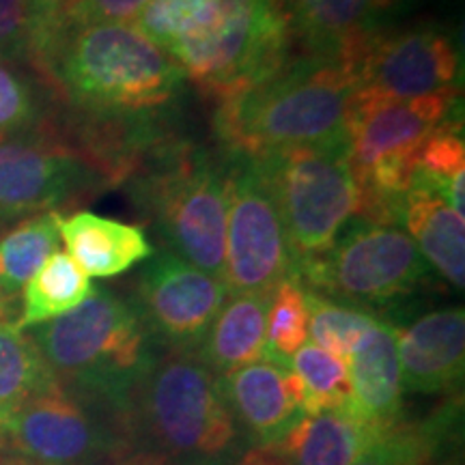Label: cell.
I'll return each mask as SVG.
<instances>
[{"label": "cell", "instance_id": "32", "mask_svg": "<svg viewBox=\"0 0 465 465\" xmlns=\"http://www.w3.org/2000/svg\"><path fill=\"white\" fill-rule=\"evenodd\" d=\"M44 86L25 65L0 58V132L25 130L48 121Z\"/></svg>", "mask_w": 465, "mask_h": 465}, {"label": "cell", "instance_id": "20", "mask_svg": "<svg viewBox=\"0 0 465 465\" xmlns=\"http://www.w3.org/2000/svg\"><path fill=\"white\" fill-rule=\"evenodd\" d=\"M377 435L347 410L302 416L276 444L278 465H353Z\"/></svg>", "mask_w": 465, "mask_h": 465}, {"label": "cell", "instance_id": "17", "mask_svg": "<svg viewBox=\"0 0 465 465\" xmlns=\"http://www.w3.org/2000/svg\"><path fill=\"white\" fill-rule=\"evenodd\" d=\"M397 353L403 392H452L463 381L465 312L444 308L399 330Z\"/></svg>", "mask_w": 465, "mask_h": 465}, {"label": "cell", "instance_id": "8", "mask_svg": "<svg viewBox=\"0 0 465 465\" xmlns=\"http://www.w3.org/2000/svg\"><path fill=\"white\" fill-rule=\"evenodd\" d=\"M86 147L69 143L50 121L0 132V224L58 212L114 182Z\"/></svg>", "mask_w": 465, "mask_h": 465}, {"label": "cell", "instance_id": "38", "mask_svg": "<svg viewBox=\"0 0 465 465\" xmlns=\"http://www.w3.org/2000/svg\"><path fill=\"white\" fill-rule=\"evenodd\" d=\"M0 319H5V322H14V323H15V319H17L15 312L11 311L7 304H5L3 298H0Z\"/></svg>", "mask_w": 465, "mask_h": 465}, {"label": "cell", "instance_id": "3", "mask_svg": "<svg viewBox=\"0 0 465 465\" xmlns=\"http://www.w3.org/2000/svg\"><path fill=\"white\" fill-rule=\"evenodd\" d=\"M358 89L351 58L291 54L216 113L220 143L231 155L259 160L284 149L347 138V121Z\"/></svg>", "mask_w": 465, "mask_h": 465}, {"label": "cell", "instance_id": "14", "mask_svg": "<svg viewBox=\"0 0 465 465\" xmlns=\"http://www.w3.org/2000/svg\"><path fill=\"white\" fill-rule=\"evenodd\" d=\"M457 102L459 89H450L418 100L351 106L347 144L353 174L381 158L420 153L424 141L455 114Z\"/></svg>", "mask_w": 465, "mask_h": 465}, {"label": "cell", "instance_id": "13", "mask_svg": "<svg viewBox=\"0 0 465 465\" xmlns=\"http://www.w3.org/2000/svg\"><path fill=\"white\" fill-rule=\"evenodd\" d=\"M226 298L229 289L223 278L160 252L143 267L136 308L151 339L166 349L196 353Z\"/></svg>", "mask_w": 465, "mask_h": 465}, {"label": "cell", "instance_id": "23", "mask_svg": "<svg viewBox=\"0 0 465 465\" xmlns=\"http://www.w3.org/2000/svg\"><path fill=\"white\" fill-rule=\"evenodd\" d=\"M61 216L58 212H45L22 218L0 240V298L15 315H20L17 300L22 289L58 250Z\"/></svg>", "mask_w": 465, "mask_h": 465}, {"label": "cell", "instance_id": "36", "mask_svg": "<svg viewBox=\"0 0 465 465\" xmlns=\"http://www.w3.org/2000/svg\"><path fill=\"white\" fill-rule=\"evenodd\" d=\"M39 7L44 9L45 15H50L52 20H58V14H61V9L65 7V5L69 3V0H37Z\"/></svg>", "mask_w": 465, "mask_h": 465}, {"label": "cell", "instance_id": "29", "mask_svg": "<svg viewBox=\"0 0 465 465\" xmlns=\"http://www.w3.org/2000/svg\"><path fill=\"white\" fill-rule=\"evenodd\" d=\"M308 341L306 289L295 276L282 281L272 291L267 312V360L291 369V358Z\"/></svg>", "mask_w": 465, "mask_h": 465}, {"label": "cell", "instance_id": "37", "mask_svg": "<svg viewBox=\"0 0 465 465\" xmlns=\"http://www.w3.org/2000/svg\"><path fill=\"white\" fill-rule=\"evenodd\" d=\"M0 465H35V463H28L20 457H9L5 455V452H0Z\"/></svg>", "mask_w": 465, "mask_h": 465}, {"label": "cell", "instance_id": "11", "mask_svg": "<svg viewBox=\"0 0 465 465\" xmlns=\"http://www.w3.org/2000/svg\"><path fill=\"white\" fill-rule=\"evenodd\" d=\"M114 418L61 386L35 394L0 424V452L35 465H95L119 459Z\"/></svg>", "mask_w": 465, "mask_h": 465}, {"label": "cell", "instance_id": "5", "mask_svg": "<svg viewBox=\"0 0 465 465\" xmlns=\"http://www.w3.org/2000/svg\"><path fill=\"white\" fill-rule=\"evenodd\" d=\"M231 160L218 162L199 147L160 151L134 182L155 237L166 252L223 278Z\"/></svg>", "mask_w": 465, "mask_h": 465}, {"label": "cell", "instance_id": "27", "mask_svg": "<svg viewBox=\"0 0 465 465\" xmlns=\"http://www.w3.org/2000/svg\"><path fill=\"white\" fill-rule=\"evenodd\" d=\"M465 143L461 116L452 114L427 138L418 155L411 190H424L440 196L459 216H463Z\"/></svg>", "mask_w": 465, "mask_h": 465}, {"label": "cell", "instance_id": "4", "mask_svg": "<svg viewBox=\"0 0 465 465\" xmlns=\"http://www.w3.org/2000/svg\"><path fill=\"white\" fill-rule=\"evenodd\" d=\"M58 386L114 418L155 353L136 304L106 289L26 330Z\"/></svg>", "mask_w": 465, "mask_h": 465}, {"label": "cell", "instance_id": "6", "mask_svg": "<svg viewBox=\"0 0 465 465\" xmlns=\"http://www.w3.org/2000/svg\"><path fill=\"white\" fill-rule=\"evenodd\" d=\"M291 50L272 0H209L168 56L185 80L223 104L274 72Z\"/></svg>", "mask_w": 465, "mask_h": 465}, {"label": "cell", "instance_id": "30", "mask_svg": "<svg viewBox=\"0 0 465 465\" xmlns=\"http://www.w3.org/2000/svg\"><path fill=\"white\" fill-rule=\"evenodd\" d=\"M54 25L37 0H0V58L35 69Z\"/></svg>", "mask_w": 465, "mask_h": 465}, {"label": "cell", "instance_id": "7", "mask_svg": "<svg viewBox=\"0 0 465 465\" xmlns=\"http://www.w3.org/2000/svg\"><path fill=\"white\" fill-rule=\"evenodd\" d=\"M254 162L274 196L298 270L332 246L358 212L347 138L284 149Z\"/></svg>", "mask_w": 465, "mask_h": 465}, {"label": "cell", "instance_id": "18", "mask_svg": "<svg viewBox=\"0 0 465 465\" xmlns=\"http://www.w3.org/2000/svg\"><path fill=\"white\" fill-rule=\"evenodd\" d=\"M397 334L399 328L377 322L345 358L351 386L345 410L375 433L405 420Z\"/></svg>", "mask_w": 465, "mask_h": 465}, {"label": "cell", "instance_id": "24", "mask_svg": "<svg viewBox=\"0 0 465 465\" xmlns=\"http://www.w3.org/2000/svg\"><path fill=\"white\" fill-rule=\"evenodd\" d=\"M93 291L95 287L80 265L67 252L56 250L22 289L15 325L20 330H31L54 322L89 300Z\"/></svg>", "mask_w": 465, "mask_h": 465}, {"label": "cell", "instance_id": "16", "mask_svg": "<svg viewBox=\"0 0 465 465\" xmlns=\"http://www.w3.org/2000/svg\"><path fill=\"white\" fill-rule=\"evenodd\" d=\"M232 416L250 444H276L300 420L302 391L287 366L261 358L220 377Z\"/></svg>", "mask_w": 465, "mask_h": 465}, {"label": "cell", "instance_id": "2", "mask_svg": "<svg viewBox=\"0 0 465 465\" xmlns=\"http://www.w3.org/2000/svg\"><path fill=\"white\" fill-rule=\"evenodd\" d=\"M42 83L95 124L147 127L182 95V67L132 25H54L37 58Z\"/></svg>", "mask_w": 465, "mask_h": 465}, {"label": "cell", "instance_id": "15", "mask_svg": "<svg viewBox=\"0 0 465 465\" xmlns=\"http://www.w3.org/2000/svg\"><path fill=\"white\" fill-rule=\"evenodd\" d=\"M291 48L358 63L397 0H272Z\"/></svg>", "mask_w": 465, "mask_h": 465}, {"label": "cell", "instance_id": "35", "mask_svg": "<svg viewBox=\"0 0 465 465\" xmlns=\"http://www.w3.org/2000/svg\"><path fill=\"white\" fill-rule=\"evenodd\" d=\"M232 465H278V461L270 450L263 449V446H252V449H248V452L240 459V461Z\"/></svg>", "mask_w": 465, "mask_h": 465}, {"label": "cell", "instance_id": "25", "mask_svg": "<svg viewBox=\"0 0 465 465\" xmlns=\"http://www.w3.org/2000/svg\"><path fill=\"white\" fill-rule=\"evenodd\" d=\"M461 418V405L449 403L420 422L401 420L366 446L353 465H431L450 444Z\"/></svg>", "mask_w": 465, "mask_h": 465}, {"label": "cell", "instance_id": "33", "mask_svg": "<svg viewBox=\"0 0 465 465\" xmlns=\"http://www.w3.org/2000/svg\"><path fill=\"white\" fill-rule=\"evenodd\" d=\"M207 5L209 0H151L134 17L132 26L168 54L173 44L199 20Z\"/></svg>", "mask_w": 465, "mask_h": 465}, {"label": "cell", "instance_id": "12", "mask_svg": "<svg viewBox=\"0 0 465 465\" xmlns=\"http://www.w3.org/2000/svg\"><path fill=\"white\" fill-rule=\"evenodd\" d=\"M461 58L457 45L435 26L380 31L358 58L353 104L407 102L459 89Z\"/></svg>", "mask_w": 465, "mask_h": 465}, {"label": "cell", "instance_id": "28", "mask_svg": "<svg viewBox=\"0 0 465 465\" xmlns=\"http://www.w3.org/2000/svg\"><path fill=\"white\" fill-rule=\"evenodd\" d=\"M291 373L300 381L304 416L345 410L349 405L351 386H349L345 360L317 347L315 342H304L293 353Z\"/></svg>", "mask_w": 465, "mask_h": 465}, {"label": "cell", "instance_id": "10", "mask_svg": "<svg viewBox=\"0 0 465 465\" xmlns=\"http://www.w3.org/2000/svg\"><path fill=\"white\" fill-rule=\"evenodd\" d=\"M295 276L287 231L257 162L231 155L223 281L229 293H272Z\"/></svg>", "mask_w": 465, "mask_h": 465}, {"label": "cell", "instance_id": "21", "mask_svg": "<svg viewBox=\"0 0 465 465\" xmlns=\"http://www.w3.org/2000/svg\"><path fill=\"white\" fill-rule=\"evenodd\" d=\"M270 302L272 293H229L196 351L218 377L265 356Z\"/></svg>", "mask_w": 465, "mask_h": 465}, {"label": "cell", "instance_id": "31", "mask_svg": "<svg viewBox=\"0 0 465 465\" xmlns=\"http://www.w3.org/2000/svg\"><path fill=\"white\" fill-rule=\"evenodd\" d=\"M308 334L317 347L345 360L358 341L377 323V319L358 308H347L306 291Z\"/></svg>", "mask_w": 465, "mask_h": 465}, {"label": "cell", "instance_id": "22", "mask_svg": "<svg viewBox=\"0 0 465 465\" xmlns=\"http://www.w3.org/2000/svg\"><path fill=\"white\" fill-rule=\"evenodd\" d=\"M399 224L420 250L427 265H433L452 287L465 284V220L440 196L410 190L401 205Z\"/></svg>", "mask_w": 465, "mask_h": 465}, {"label": "cell", "instance_id": "26", "mask_svg": "<svg viewBox=\"0 0 465 465\" xmlns=\"http://www.w3.org/2000/svg\"><path fill=\"white\" fill-rule=\"evenodd\" d=\"M58 386L26 330L0 319V424L35 394Z\"/></svg>", "mask_w": 465, "mask_h": 465}, {"label": "cell", "instance_id": "9", "mask_svg": "<svg viewBox=\"0 0 465 465\" xmlns=\"http://www.w3.org/2000/svg\"><path fill=\"white\" fill-rule=\"evenodd\" d=\"M427 270V261L405 231L356 218L323 254L298 265L295 278L336 298L380 304L411 293Z\"/></svg>", "mask_w": 465, "mask_h": 465}, {"label": "cell", "instance_id": "34", "mask_svg": "<svg viewBox=\"0 0 465 465\" xmlns=\"http://www.w3.org/2000/svg\"><path fill=\"white\" fill-rule=\"evenodd\" d=\"M151 0H69L58 14L56 25H132Z\"/></svg>", "mask_w": 465, "mask_h": 465}, {"label": "cell", "instance_id": "1", "mask_svg": "<svg viewBox=\"0 0 465 465\" xmlns=\"http://www.w3.org/2000/svg\"><path fill=\"white\" fill-rule=\"evenodd\" d=\"M119 465H232L252 449L199 353L153 356L114 414Z\"/></svg>", "mask_w": 465, "mask_h": 465}, {"label": "cell", "instance_id": "19", "mask_svg": "<svg viewBox=\"0 0 465 465\" xmlns=\"http://www.w3.org/2000/svg\"><path fill=\"white\" fill-rule=\"evenodd\" d=\"M58 229L67 254L86 276H121L155 254L153 243L141 226L97 216L93 212L61 216Z\"/></svg>", "mask_w": 465, "mask_h": 465}]
</instances>
